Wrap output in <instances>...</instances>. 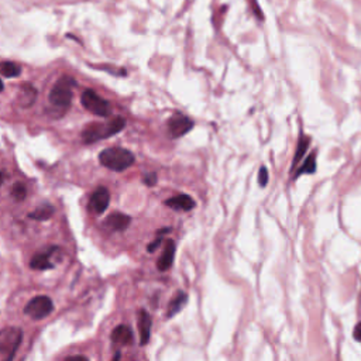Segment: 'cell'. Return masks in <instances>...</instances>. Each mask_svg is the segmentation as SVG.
Listing matches in <instances>:
<instances>
[{"label": "cell", "mask_w": 361, "mask_h": 361, "mask_svg": "<svg viewBox=\"0 0 361 361\" xmlns=\"http://www.w3.org/2000/svg\"><path fill=\"white\" fill-rule=\"evenodd\" d=\"M124 127H126V119L121 116H116L106 123H91L83 129L82 141L85 144H92L99 140L109 138L120 133Z\"/></svg>", "instance_id": "1"}, {"label": "cell", "mask_w": 361, "mask_h": 361, "mask_svg": "<svg viewBox=\"0 0 361 361\" xmlns=\"http://www.w3.org/2000/svg\"><path fill=\"white\" fill-rule=\"evenodd\" d=\"M136 161L134 154L130 150L121 147H110L104 148L102 153L99 154V163L107 170L121 172L130 168Z\"/></svg>", "instance_id": "2"}, {"label": "cell", "mask_w": 361, "mask_h": 361, "mask_svg": "<svg viewBox=\"0 0 361 361\" xmlns=\"http://www.w3.org/2000/svg\"><path fill=\"white\" fill-rule=\"evenodd\" d=\"M75 79L71 77L60 78L49 92V103L57 110L65 112L72 102V89L75 88Z\"/></svg>", "instance_id": "3"}, {"label": "cell", "mask_w": 361, "mask_h": 361, "mask_svg": "<svg viewBox=\"0 0 361 361\" xmlns=\"http://www.w3.org/2000/svg\"><path fill=\"white\" fill-rule=\"evenodd\" d=\"M23 330L14 326L0 330V361H13L22 345Z\"/></svg>", "instance_id": "4"}, {"label": "cell", "mask_w": 361, "mask_h": 361, "mask_svg": "<svg viewBox=\"0 0 361 361\" xmlns=\"http://www.w3.org/2000/svg\"><path fill=\"white\" fill-rule=\"evenodd\" d=\"M52 311H54V302L49 296L45 295L34 296L24 308V313L34 320H43L49 316Z\"/></svg>", "instance_id": "5"}, {"label": "cell", "mask_w": 361, "mask_h": 361, "mask_svg": "<svg viewBox=\"0 0 361 361\" xmlns=\"http://www.w3.org/2000/svg\"><path fill=\"white\" fill-rule=\"evenodd\" d=\"M81 103L92 115L99 116V117H107V116H110L109 102L104 100L103 98H100L98 93L92 91V89L83 91L82 96H81Z\"/></svg>", "instance_id": "6"}, {"label": "cell", "mask_w": 361, "mask_h": 361, "mask_svg": "<svg viewBox=\"0 0 361 361\" xmlns=\"http://www.w3.org/2000/svg\"><path fill=\"white\" fill-rule=\"evenodd\" d=\"M193 127V121L186 117V116L176 113L168 121V130L172 138H178V137L185 136L186 133H189Z\"/></svg>", "instance_id": "7"}, {"label": "cell", "mask_w": 361, "mask_h": 361, "mask_svg": "<svg viewBox=\"0 0 361 361\" xmlns=\"http://www.w3.org/2000/svg\"><path fill=\"white\" fill-rule=\"evenodd\" d=\"M110 203V193L104 186H99L89 199V210L95 214H102Z\"/></svg>", "instance_id": "8"}, {"label": "cell", "mask_w": 361, "mask_h": 361, "mask_svg": "<svg viewBox=\"0 0 361 361\" xmlns=\"http://www.w3.org/2000/svg\"><path fill=\"white\" fill-rule=\"evenodd\" d=\"M55 251H58V247H49L48 250L35 254V256L31 258L30 267L33 269H39V271H45V269L54 268L55 265L51 263V256H52Z\"/></svg>", "instance_id": "9"}, {"label": "cell", "mask_w": 361, "mask_h": 361, "mask_svg": "<svg viewBox=\"0 0 361 361\" xmlns=\"http://www.w3.org/2000/svg\"><path fill=\"white\" fill-rule=\"evenodd\" d=\"M130 223H132V218L130 216L120 213V212H116V213H112L110 216L106 218L103 225L110 231H123V230H126L130 226Z\"/></svg>", "instance_id": "10"}, {"label": "cell", "mask_w": 361, "mask_h": 361, "mask_svg": "<svg viewBox=\"0 0 361 361\" xmlns=\"http://www.w3.org/2000/svg\"><path fill=\"white\" fill-rule=\"evenodd\" d=\"M137 324H138V334H140V345L146 346L150 340L151 336V316L147 311L141 309L138 312V319H137Z\"/></svg>", "instance_id": "11"}, {"label": "cell", "mask_w": 361, "mask_h": 361, "mask_svg": "<svg viewBox=\"0 0 361 361\" xmlns=\"http://www.w3.org/2000/svg\"><path fill=\"white\" fill-rule=\"evenodd\" d=\"M165 205L172 208L174 210H182V212H189L196 206L195 201L189 195H184V193L170 197L168 201H165Z\"/></svg>", "instance_id": "12"}, {"label": "cell", "mask_w": 361, "mask_h": 361, "mask_svg": "<svg viewBox=\"0 0 361 361\" xmlns=\"http://www.w3.org/2000/svg\"><path fill=\"white\" fill-rule=\"evenodd\" d=\"M133 330L127 324H119L110 334V339L115 345L129 346L133 343Z\"/></svg>", "instance_id": "13"}, {"label": "cell", "mask_w": 361, "mask_h": 361, "mask_svg": "<svg viewBox=\"0 0 361 361\" xmlns=\"http://www.w3.org/2000/svg\"><path fill=\"white\" fill-rule=\"evenodd\" d=\"M174 258H175V243L172 240H168L165 243L164 251L161 254L158 264H157L159 271H167V269H170L171 267H172V264H174Z\"/></svg>", "instance_id": "14"}, {"label": "cell", "mask_w": 361, "mask_h": 361, "mask_svg": "<svg viewBox=\"0 0 361 361\" xmlns=\"http://www.w3.org/2000/svg\"><path fill=\"white\" fill-rule=\"evenodd\" d=\"M35 99H37V89L34 88L31 83H24L22 86V91H20V95H19L20 104L27 109L30 106H33Z\"/></svg>", "instance_id": "15"}, {"label": "cell", "mask_w": 361, "mask_h": 361, "mask_svg": "<svg viewBox=\"0 0 361 361\" xmlns=\"http://www.w3.org/2000/svg\"><path fill=\"white\" fill-rule=\"evenodd\" d=\"M52 214H54V206L49 205V203H44V205L39 206L34 212H31V213L28 214V218H30V219L39 220V222H44V220L51 219Z\"/></svg>", "instance_id": "16"}, {"label": "cell", "mask_w": 361, "mask_h": 361, "mask_svg": "<svg viewBox=\"0 0 361 361\" xmlns=\"http://www.w3.org/2000/svg\"><path fill=\"white\" fill-rule=\"evenodd\" d=\"M186 299H188V295H186L185 292L179 291L175 295V298L170 302V306H168V311H167V317L171 319V317L175 316L176 313L184 308V305L186 303Z\"/></svg>", "instance_id": "17"}, {"label": "cell", "mask_w": 361, "mask_h": 361, "mask_svg": "<svg viewBox=\"0 0 361 361\" xmlns=\"http://www.w3.org/2000/svg\"><path fill=\"white\" fill-rule=\"evenodd\" d=\"M0 72L6 78H17L22 74V68L11 61H3L0 62Z\"/></svg>", "instance_id": "18"}, {"label": "cell", "mask_w": 361, "mask_h": 361, "mask_svg": "<svg viewBox=\"0 0 361 361\" xmlns=\"http://www.w3.org/2000/svg\"><path fill=\"white\" fill-rule=\"evenodd\" d=\"M316 171V154L312 153L309 157H308L306 159H305V163L298 168V171H296V174L294 178H298V176H301L302 174H313Z\"/></svg>", "instance_id": "19"}, {"label": "cell", "mask_w": 361, "mask_h": 361, "mask_svg": "<svg viewBox=\"0 0 361 361\" xmlns=\"http://www.w3.org/2000/svg\"><path fill=\"white\" fill-rule=\"evenodd\" d=\"M309 138L305 136H301V138H299V142H298V147H296V153H295V157H294V164H292V167L295 168L296 165H298V161L303 157V154L306 153L308 147H309Z\"/></svg>", "instance_id": "20"}, {"label": "cell", "mask_w": 361, "mask_h": 361, "mask_svg": "<svg viewBox=\"0 0 361 361\" xmlns=\"http://www.w3.org/2000/svg\"><path fill=\"white\" fill-rule=\"evenodd\" d=\"M10 195L16 202H23L26 199V196H27V188L22 182H16L13 185V188H11Z\"/></svg>", "instance_id": "21"}, {"label": "cell", "mask_w": 361, "mask_h": 361, "mask_svg": "<svg viewBox=\"0 0 361 361\" xmlns=\"http://www.w3.org/2000/svg\"><path fill=\"white\" fill-rule=\"evenodd\" d=\"M258 182H260V185L261 186H265L267 184H268V170H267L265 167H261V170H260V174H258Z\"/></svg>", "instance_id": "22"}, {"label": "cell", "mask_w": 361, "mask_h": 361, "mask_svg": "<svg viewBox=\"0 0 361 361\" xmlns=\"http://www.w3.org/2000/svg\"><path fill=\"white\" fill-rule=\"evenodd\" d=\"M142 182L147 186H154L157 184V174H154V172L146 174V175L142 176Z\"/></svg>", "instance_id": "23"}, {"label": "cell", "mask_w": 361, "mask_h": 361, "mask_svg": "<svg viewBox=\"0 0 361 361\" xmlns=\"http://www.w3.org/2000/svg\"><path fill=\"white\" fill-rule=\"evenodd\" d=\"M161 241H163V240H161V237H158L157 240L153 241V243H151V244L148 246V248H147L148 252H154V251H155V250H157V248H158V247H159V244H161Z\"/></svg>", "instance_id": "24"}, {"label": "cell", "mask_w": 361, "mask_h": 361, "mask_svg": "<svg viewBox=\"0 0 361 361\" xmlns=\"http://www.w3.org/2000/svg\"><path fill=\"white\" fill-rule=\"evenodd\" d=\"M353 336H354V339L357 340V341H360L361 343V322L358 323L356 326V329H354V333H353Z\"/></svg>", "instance_id": "25"}, {"label": "cell", "mask_w": 361, "mask_h": 361, "mask_svg": "<svg viewBox=\"0 0 361 361\" xmlns=\"http://www.w3.org/2000/svg\"><path fill=\"white\" fill-rule=\"evenodd\" d=\"M65 361H89V358L85 356H72L68 357Z\"/></svg>", "instance_id": "26"}, {"label": "cell", "mask_w": 361, "mask_h": 361, "mask_svg": "<svg viewBox=\"0 0 361 361\" xmlns=\"http://www.w3.org/2000/svg\"><path fill=\"white\" fill-rule=\"evenodd\" d=\"M257 6H258L257 2H256V0H252V10L257 11V17L260 19V20H263V13H261V10L258 9Z\"/></svg>", "instance_id": "27"}, {"label": "cell", "mask_w": 361, "mask_h": 361, "mask_svg": "<svg viewBox=\"0 0 361 361\" xmlns=\"http://www.w3.org/2000/svg\"><path fill=\"white\" fill-rule=\"evenodd\" d=\"M112 361H120V351H117V353H116L115 358H113Z\"/></svg>", "instance_id": "28"}, {"label": "cell", "mask_w": 361, "mask_h": 361, "mask_svg": "<svg viewBox=\"0 0 361 361\" xmlns=\"http://www.w3.org/2000/svg\"><path fill=\"white\" fill-rule=\"evenodd\" d=\"M3 89H5V85H3V82H2V79H0V92H2Z\"/></svg>", "instance_id": "29"}, {"label": "cell", "mask_w": 361, "mask_h": 361, "mask_svg": "<svg viewBox=\"0 0 361 361\" xmlns=\"http://www.w3.org/2000/svg\"><path fill=\"white\" fill-rule=\"evenodd\" d=\"M2 182H3V175L0 174V185H2Z\"/></svg>", "instance_id": "30"}]
</instances>
